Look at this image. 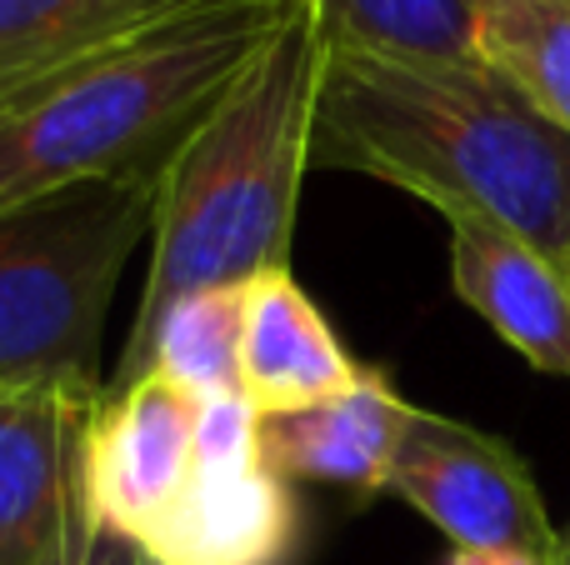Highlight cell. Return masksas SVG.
<instances>
[{"label":"cell","instance_id":"cell-18","mask_svg":"<svg viewBox=\"0 0 570 565\" xmlns=\"http://www.w3.org/2000/svg\"><path fill=\"white\" fill-rule=\"evenodd\" d=\"M441 565H556V561L531 556V551H451Z\"/></svg>","mask_w":570,"mask_h":565},{"label":"cell","instance_id":"cell-16","mask_svg":"<svg viewBox=\"0 0 570 565\" xmlns=\"http://www.w3.org/2000/svg\"><path fill=\"white\" fill-rule=\"evenodd\" d=\"M261 460V410L246 390L196 400V470H246Z\"/></svg>","mask_w":570,"mask_h":565},{"label":"cell","instance_id":"cell-2","mask_svg":"<svg viewBox=\"0 0 570 565\" xmlns=\"http://www.w3.org/2000/svg\"><path fill=\"white\" fill-rule=\"evenodd\" d=\"M301 10L311 0H206L0 100V210L160 176Z\"/></svg>","mask_w":570,"mask_h":565},{"label":"cell","instance_id":"cell-12","mask_svg":"<svg viewBox=\"0 0 570 565\" xmlns=\"http://www.w3.org/2000/svg\"><path fill=\"white\" fill-rule=\"evenodd\" d=\"M206 0H0V100Z\"/></svg>","mask_w":570,"mask_h":565},{"label":"cell","instance_id":"cell-13","mask_svg":"<svg viewBox=\"0 0 570 565\" xmlns=\"http://www.w3.org/2000/svg\"><path fill=\"white\" fill-rule=\"evenodd\" d=\"M240 336H246V286H216L180 296L140 336H126L110 390L160 376L186 396L240 390Z\"/></svg>","mask_w":570,"mask_h":565},{"label":"cell","instance_id":"cell-5","mask_svg":"<svg viewBox=\"0 0 570 565\" xmlns=\"http://www.w3.org/2000/svg\"><path fill=\"white\" fill-rule=\"evenodd\" d=\"M385 496L421 511L451 551H531L551 561L561 551L525 460L505 440L435 410L411 406Z\"/></svg>","mask_w":570,"mask_h":565},{"label":"cell","instance_id":"cell-10","mask_svg":"<svg viewBox=\"0 0 570 565\" xmlns=\"http://www.w3.org/2000/svg\"><path fill=\"white\" fill-rule=\"evenodd\" d=\"M150 565H291L301 511L271 466L196 470L180 500L136 541Z\"/></svg>","mask_w":570,"mask_h":565},{"label":"cell","instance_id":"cell-8","mask_svg":"<svg viewBox=\"0 0 570 565\" xmlns=\"http://www.w3.org/2000/svg\"><path fill=\"white\" fill-rule=\"evenodd\" d=\"M405 420L411 400L391 386L385 370L365 366L341 396L261 416V460L281 480H311L371 500L385 490Z\"/></svg>","mask_w":570,"mask_h":565},{"label":"cell","instance_id":"cell-3","mask_svg":"<svg viewBox=\"0 0 570 565\" xmlns=\"http://www.w3.org/2000/svg\"><path fill=\"white\" fill-rule=\"evenodd\" d=\"M321 66L325 26L315 10H301L170 156L156 190L150 270L130 336L180 296L291 270Z\"/></svg>","mask_w":570,"mask_h":565},{"label":"cell","instance_id":"cell-21","mask_svg":"<svg viewBox=\"0 0 570 565\" xmlns=\"http://www.w3.org/2000/svg\"><path fill=\"white\" fill-rule=\"evenodd\" d=\"M311 10H315V0H311Z\"/></svg>","mask_w":570,"mask_h":565},{"label":"cell","instance_id":"cell-1","mask_svg":"<svg viewBox=\"0 0 570 565\" xmlns=\"http://www.w3.org/2000/svg\"><path fill=\"white\" fill-rule=\"evenodd\" d=\"M311 166L495 220L561 270L570 260V130L481 60H401L325 36Z\"/></svg>","mask_w":570,"mask_h":565},{"label":"cell","instance_id":"cell-11","mask_svg":"<svg viewBox=\"0 0 570 565\" xmlns=\"http://www.w3.org/2000/svg\"><path fill=\"white\" fill-rule=\"evenodd\" d=\"M365 366L335 340L331 320L295 286L291 270H266L246 286V336H240V390L261 416L311 406L355 386Z\"/></svg>","mask_w":570,"mask_h":565},{"label":"cell","instance_id":"cell-4","mask_svg":"<svg viewBox=\"0 0 570 565\" xmlns=\"http://www.w3.org/2000/svg\"><path fill=\"white\" fill-rule=\"evenodd\" d=\"M160 176L90 180L0 210V390H110L106 316L156 226Z\"/></svg>","mask_w":570,"mask_h":565},{"label":"cell","instance_id":"cell-14","mask_svg":"<svg viewBox=\"0 0 570 565\" xmlns=\"http://www.w3.org/2000/svg\"><path fill=\"white\" fill-rule=\"evenodd\" d=\"M475 56L570 130V0H471Z\"/></svg>","mask_w":570,"mask_h":565},{"label":"cell","instance_id":"cell-17","mask_svg":"<svg viewBox=\"0 0 570 565\" xmlns=\"http://www.w3.org/2000/svg\"><path fill=\"white\" fill-rule=\"evenodd\" d=\"M50 565H150L146 551L126 536H110V531H86L76 546H66Z\"/></svg>","mask_w":570,"mask_h":565},{"label":"cell","instance_id":"cell-6","mask_svg":"<svg viewBox=\"0 0 570 565\" xmlns=\"http://www.w3.org/2000/svg\"><path fill=\"white\" fill-rule=\"evenodd\" d=\"M106 390H0V565H50L90 516V426Z\"/></svg>","mask_w":570,"mask_h":565},{"label":"cell","instance_id":"cell-9","mask_svg":"<svg viewBox=\"0 0 570 565\" xmlns=\"http://www.w3.org/2000/svg\"><path fill=\"white\" fill-rule=\"evenodd\" d=\"M451 286L535 370L570 380V280L515 230L481 216H445Z\"/></svg>","mask_w":570,"mask_h":565},{"label":"cell","instance_id":"cell-19","mask_svg":"<svg viewBox=\"0 0 570 565\" xmlns=\"http://www.w3.org/2000/svg\"><path fill=\"white\" fill-rule=\"evenodd\" d=\"M556 565H570V526L561 531V551H556Z\"/></svg>","mask_w":570,"mask_h":565},{"label":"cell","instance_id":"cell-20","mask_svg":"<svg viewBox=\"0 0 570 565\" xmlns=\"http://www.w3.org/2000/svg\"><path fill=\"white\" fill-rule=\"evenodd\" d=\"M566 280H570V260H566Z\"/></svg>","mask_w":570,"mask_h":565},{"label":"cell","instance_id":"cell-15","mask_svg":"<svg viewBox=\"0 0 570 565\" xmlns=\"http://www.w3.org/2000/svg\"><path fill=\"white\" fill-rule=\"evenodd\" d=\"M335 46L401 60H481L471 0H315Z\"/></svg>","mask_w":570,"mask_h":565},{"label":"cell","instance_id":"cell-7","mask_svg":"<svg viewBox=\"0 0 570 565\" xmlns=\"http://www.w3.org/2000/svg\"><path fill=\"white\" fill-rule=\"evenodd\" d=\"M196 476V396L160 376L106 390L90 426V516L110 536L140 541Z\"/></svg>","mask_w":570,"mask_h":565}]
</instances>
